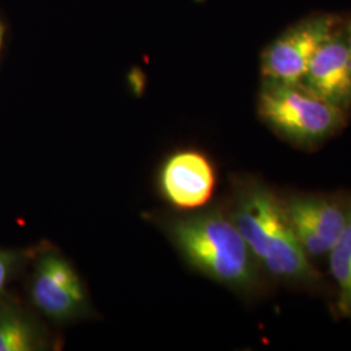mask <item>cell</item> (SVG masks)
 I'll return each mask as SVG.
<instances>
[{"label":"cell","instance_id":"obj_1","mask_svg":"<svg viewBox=\"0 0 351 351\" xmlns=\"http://www.w3.org/2000/svg\"><path fill=\"white\" fill-rule=\"evenodd\" d=\"M228 213L265 272L291 284L319 281L289 221L285 203L271 189L254 180L239 182Z\"/></svg>","mask_w":351,"mask_h":351},{"label":"cell","instance_id":"obj_13","mask_svg":"<svg viewBox=\"0 0 351 351\" xmlns=\"http://www.w3.org/2000/svg\"><path fill=\"white\" fill-rule=\"evenodd\" d=\"M0 42H1V32H0Z\"/></svg>","mask_w":351,"mask_h":351},{"label":"cell","instance_id":"obj_7","mask_svg":"<svg viewBox=\"0 0 351 351\" xmlns=\"http://www.w3.org/2000/svg\"><path fill=\"white\" fill-rule=\"evenodd\" d=\"M158 182L164 201L173 208L198 210L213 198L216 171L201 151H176L165 159Z\"/></svg>","mask_w":351,"mask_h":351},{"label":"cell","instance_id":"obj_9","mask_svg":"<svg viewBox=\"0 0 351 351\" xmlns=\"http://www.w3.org/2000/svg\"><path fill=\"white\" fill-rule=\"evenodd\" d=\"M49 336L33 320L17 310H0V351L43 350Z\"/></svg>","mask_w":351,"mask_h":351},{"label":"cell","instance_id":"obj_6","mask_svg":"<svg viewBox=\"0 0 351 351\" xmlns=\"http://www.w3.org/2000/svg\"><path fill=\"white\" fill-rule=\"evenodd\" d=\"M285 203L289 221L306 255L329 254L348 223L350 199L308 195L294 197Z\"/></svg>","mask_w":351,"mask_h":351},{"label":"cell","instance_id":"obj_8","mask_svg":"<svg viewBox=\"0 0 351 351\" xmlns=\"http://www.w3.org/2000/svg\"><path fill=\"white\" fill-rule=\"evenodd\" d=\"M300 84L322 99L350 113L351 58L343 23L315 53Z\"/></svg>","mask_w":351,"mask_h":351},{"label":"cell","instance_id":"obj_4","mask_svg":"<svg viewBox=\"0 0 351 351\" xmlns=\"http://www.w3.org/2000/svg\"><path fill=\"white\" fill-rule=\"evenodd\" d=\"M342 23L335 13L315 12L284 29L262 52L264 80L300 84L315 53Z\"/></svg>","mask_w":351,"mask_h":351},{"label":"cell","instance_id":"obj_2","mask_svg":"<svg viewBox=\"0 0 351 351\" xmlns=\"http://www.w3.org/2000/svg\"><path fill=\"white\" fill-rule=\"evenodd\" d=\"M164 221L167 236L193 269L237 293L258 287L261 267L228 211L208 210Z\"/></svg>","mask_w":351,"mask_h":351},{"label":"cell","instance_id":"obj_11","mask_svg":"<svg viewBox=\"0 0 351 351\" xmlns=\"http://www.w3.org/2000/svg\"><path fill=\"white\" fill-rule=\"evenodd\" d=\"M13 263H14V258L11 254L0 251V291L5 288L10 280Z\"/></svg>","mask_w":351,"mask_h":351},{"label":"cell","instance_id":"obj_5","mask_svg":"<svg viewBox=\"0 0 351 351\" xmlns=\"http://www.w3.org/2000/svg\"><path fill=\"white\" fill-rule=\"evenodd\" d=\"M38 311L56 324L90 315L88 291L75 267L59 251H46L38 259L30 287Z\"/></svg>","mask_w":351,"mask_h":351},{"label":"cell","instance_id":"obj_10","mask_svg":"<svg viewBox=\"0 0 351 351\" xmlns=\"http://www.w3.org/2000/svg\"><path fill=\"white\" fill-rule=\"evenodd\" d=\"M330 272L339 289V308L351 317V199L348 223L336 245L329 251Z\"/></svg>","mask_w":351,"mask_h":351},{"label":"cell","instance_id":"obj_3","mask_svg":"<svg viewBox=\"0 0 351 351\" xmlns=\"http://www.w3.org/2000/svg\"><path fill=\"white\" fill-rule=\"evenodd\" d=\"M258 113L277 136L301 147H314L333 137L346 125L349 116L302 84L264 78Z\"/></svg>","mask_w":351,"mask_h":351},{"label":"cell","instance_id":"obj_12","mask_svg":"<svg viewBox=\"0 0 351 351\" xmlns=\"http://www.w3.org/2000/svg\"><path fill=\"white\" fill-rule=\"evenodd\" d=\"M343 27H345V34H346V42H348V49L351 58V19L348 21H343Z\"/></svg>","mask_w":351,"mask_h":351}]
</instances>
